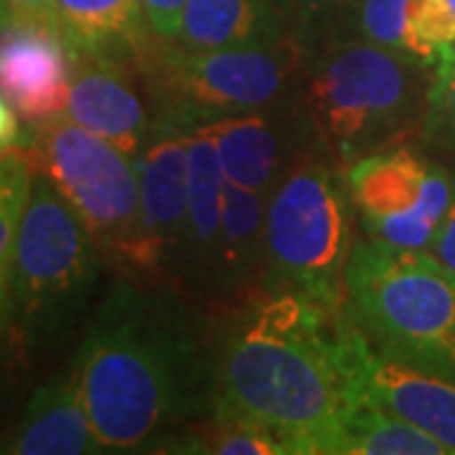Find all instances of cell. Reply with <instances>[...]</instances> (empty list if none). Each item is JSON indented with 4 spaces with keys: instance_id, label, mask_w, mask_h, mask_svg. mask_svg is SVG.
<instances>
[{
    "instance_id": "obj_1",
    "label": "cell",
    "mask_w": 455,
    "mask_h": 455,
    "mask_svg": "<svg viewBox=\"0 0 455 455\" xmlns=\"http://www.w3.org/2000/svg\"><path fill=\"white\" fill-rule=\"evenodd\" d=\"M364 331L347 304L256 289L212 359L211 412L259 425L291 455H339L359 400Z\"/></svg>"
},
{
    "instance_id": "obj_2",
    "label": "cell",
    "mask_w": 455,
    "mask_h": 455,
    "mask_svg": "<svg viewBox=\"0 0 455 455\" xmlns=\"http://www.w3.org/2000/svg\"><path fill=\"white\" fill-rule=\"evenodd\" d=\"M74 364L101 453L155 451L211 407L212 364L185 314L130 281L114 286Z\"/></svg>"
},
{
    "instance_id": "obj_3",
    "label": "cell",
    "mask_w": 455,
    "mask_h": 455,
    "mask_svg": "<svg viewBox=\"0 0 455 455\" xmlns=\"http://www.w3.org/2000/svg\"><path fill=\"white\" fill-rule=\"evenodd\" d=\"M433 79L425 64L370 41L326 46L296 94L311 152L339 163L387 152L427 122Z\"/></svg>"
},
{
    "instance_id": "obj_4",
    "label": "cell",
    "mask_w": 455,
    "mask_h": 455,
    "mask_svg": "<svg viewBox=\"0 0 455 455\" xmlns=\"http://www.w3.org/2000/svg\"><path fill=\"white\" fill-rule=\"evenodd\" d=\"M309 64L293 33L268 46L220 51H188L152 36L137 53L152 119L185 132L293 101Z\"/></svg>"
},
{
    "instance_id": "obj_5",
    "label": "cell",
    "mask_w": 455,
    "mask_h": 455,
    "mask_svg": "<svg viewBox=\"0 0 455 455\" xmlns=\"http://www.w3.org/2000/svg\"><path fill=\"white\" fill-rule=\"evenodd\" d=\"M347 311L377 349L455 377V274L423 248L362 241L344 274Z\"/></svg>"
},
{
    "instance_id": "obj_6",
    "label": "cell",
    "mask_w": 455,
    "mask_h": 455,
    "mask_svg": "<svg viewBox=\"0 0 455 455\" xmlns=\"http://www.w3.org/2000/svg\"><path fill=\"white\" fill-rule=\"evenodd\" d=\"M352 196L347 180L307 152L281 178L266 205L263 291H299L331 307L347 304L352 256Z\"/></svg>"
},
{
    "instance_id": "obj_7",
    "label": "cell",
    "mask_w": 455,
    "mask_h": 455,
    "mask_svg": "<svg viewBox=\"0 0 455 455\" xmlns=\"http://www.w3.org/2000/svg\"><path fill=\"white\" fill-rule=\"evenodd\" d=\"M23 149L33 170L49 180L82 218L99 253L134 276L142 243L134 157L64 114L33 124Z\"/></svg>"
},
{
    "instance_id": "obj_8",
    "label": "cell",
    "mask_w": 455,
    "mask_h": 455,
    "mask_svg": "<svg viewBox=\"0 0 455 455\" xmlns=\"http://www.w3.org/2000/svg\"><path fill=\"white\" fill-rule=\"evenodd\" d=\"M97 253L82 218L36 172L16 238L13 311L31 326L59 322L86 299L97 278Z\"/></svg>"
},
{
    "instance_id": "obj_9",
    "label": "cell",
    "mask_w": 455,
    "mask_h": 455,
    "mask_svg": "<svg viewBox=\"0 0 455 455\" xmlns=\"http://www.w3.org/2000/svg\"><path fill=\"white\" fill-rule=\"evenodd\" d=\"M137 164L142 243L134 278L149 286H178L180 256L188 233L190 164L188 132L152 122Z\"/></svg>"
},
{
    "instance_id": "obj_10",
    "label": "cell",
    "mask_w": 455,
    "mask_h": 455,
    "mask_svg": "<svg viewBox=\"0 0 455 455\" xmlns=\"http://www.w3.org/2000/svg\"><path fill=\"white\" fill-rule=\"evenodd\" d=\"M145 94V79L134 59L71 51V94L66 116L134 160L140 157L155 122L147 112Z\"/></svg>"
},
{
    "instance_id": "obj_11",
    "label": "cell",
    "mask_w": 455,
    "mask_h": 455,
    "mask_svg": "<svg viewBox=\"0 0 455 455\" xmlns=\"http://www.w3.org/2000/svg\"><path fill=\"white\" fill-rule=\"evenodd\" d=\"M230 182L271 197L299 157L311 152L296 99L260 112L203 124Z\"/></svg>"
},
{
    "instance_id": "obj_12",
    "label": "cell",
    "mask_w": 455,
    "mask_h": 455,
    "mask_svg": "<svg viewBox=\"0 0 455 455\" xmlns=\"http://www.w3.org/2000/svg\"><path fill=\"white\" fill-rule=\"evenodd\" d=\"M359 400L362 407L420 427L455 455V377L430 367L392 357L377 349L364 334L359 352Z\"/></svg>"
},
{
    "instance_id": "obj_13",
    "label": "cell",
    "mask_w": 455,
    "mask_h": 455,
    "mask_svg": "<svg viewBox=\"0 0 455 455\" xmlns=\"http://www.w3.org/2000/svg\"><path fill=\"white\" fill-rule=\"evenodd\" d=\"M71 94V51L64 36L0 28V97L26 122L66 112Z\"/></svg>"
},
{
    "instance_id": "obj_14",
    "label": "cell",
    "mask_w": 455,
    "mask_h": 455,
    "mask_svg": "<svg viewBox=\"0 0 455 455\" xmlns=\"http://www.w3.org/2000/svg\"><path fill=\"white\" fill-rule=\"evenodd\" d=\"M188 164H190V205H188V233L180 256L178 286L193 289L197 293H212L228 178L211 134L203 127L188 130Z\"/></svg>"
},
{
    "instance_id": "obj_15",
    "label": "cell",
    "mask_w": 455,
    "mask_h": 455,
    "mask_svg": "<svg viewBox=\"0 0 455 455\" xmlns=\"http://www.w3.org/2000/svg\"><path fill=\"white\" fill-rule=\"evenodd\" d=\"M0 453L86 455L101 453L84 405L76 364L53 377L28 400L11 435L0 440Z\"/></svg>"
},
{
    "instance_id": "obj_16",
    "label": "cell",
    "mask_w": 455,
    "mask_h": 455,
    "mask_svg": "<svg viewBox=\"0 0 455 455\" xmlns=\"http://www.w3.org/2000/svg\"><path fill=\"white\" fill-rule=\"evenodd\" d=\"M430 172L433 167L410 149H390L352 163L344 180L352 203L362 212V223L410 211H420L443 223L445 211L425 190Z\"/></svg>"
},
{
    "instance_id": "obj_17",
    "label": "cell",
    "mask_w": 455,
    "mask_h": 455,
    "mask_svg": "<svg viewBox=\"0 0 455 455\" xmlns=\"http://www.w3.org/2000/svg\"><path fill=\"white\" fill-rule=\"evenodd\" d=\"M289 33L278 0H188L175 44L188 51L253 49Z\"/></svg>"
},
{
    "instance_id": "obj_18",
    "label": "cell",
    "mask_w": 455,
    "mask_h": 455,
    "mask_svg": "<svg viewBox=\"0 0 455 455\" xmlns=\"http://www.w3.org/2000/svg\"><path fill=\"white\" fill-rule=\"evenodd\" d=\"M266 205L268 196L226 182L223 226L218 241V266L212 293L245 299L260 289L266 263Z\"/></svg>"
},
{
    "instance_id": "obj_19",
    "label": "cell",
    "mask_w": 455,
    "mask_h": 455,
    "mask_svg": "<svg viewBox=\"0 0 455 455\" xmlns=\"http://www.w3.org/2000/svg\"><path fill=\"white\" fill-rule=\"evenodd\" d=\"M71 51L134 59L152 38L140 0H56Z\"/></svg>"
},
{
    "instance_id": "obj_20",
    "label": "cell",
    "mask_w": 455,
    "mask_h": 455,
    "mask_svg": "<svg viewBox=\"0 0 455 455\" xmlns=\"http://www.w3.org/2000/svg\"><path fill=\"white\" fill-rule=\"evenodd\" d=\"M155 451L188 455H291L268 430L215 412L205 423L180 427L164 435Z\"/></svg>"
},
{
    "instance_id": "obj_21",
    "label": "cell",
    "mask_w": 455,
    "mask_h": 455,
    "mask_svg": "<svg viewBox=\"0 0 455 455\" xmlns=\"http://www.w3.org/2000/svg\"><path fill=\"white\" fill-rule=\"evenodd\" d=\"M33 164L23 147H8L0 155V329L13 316V256L23 212L33 188Z\"/></svg>"
},
{
    "instance_id": "obj_22",
    "label": "cell",
    "mask_w": 455,
    "mask_h": 455,
    "mask_svg": "<svg viewBox=\"0 0 455 455\" xmlns=\"http://www.w3.org/2000/svg\"><path fill=\"white\" fill-rule=\"evenodd\" d=\"M448 448L430 438L420 427L379 412L377 407H359L349 418L339 455H445Z\"/></svg>"
},
{
    "instance_id": "obj_23",
    "label": "cell",
    "mask_w": 455,
    "mask_h": 455,
    "mask_svg": "<svg viewBox=\"0 0 455 455\" xmlns=\"http://www.w3.org/2000/svg\"><path fill=\"white\" fill-rule=\"evenodd\" d=\"M289 31L314 59L319 51L349 38L357 23L359 0H278Z\"/></svg>"
},
{
    "instance_id": "obj_24",
    "label": "cell",
    "mask_w": 455,
    "mask_h": 455,
    "mask_svg": "<svg viewBox=\"0 0 455 455\" xmlns=\"http://www.w3.org/2000/svg\"><path fill=\"white\" fill-rule=\"evenodd\" d=\"M410 5L412 0H359L355 28L370 44L400 51L425 66H435L438 59L412 31Z\"/></svg>"
},
{
    "instance_id": "obj_25",
    "label": "cell",
    "mask_w": 455,
    "mask_h": 455,
    "mask_svg": "<svg viewBox=\"0 0 455 455\" xmlns=\"http://www.w3.org/2000/svg\"><path fill=\"white\" fill-rule=\"evenodd\" d=\"M412 31L435 59L443 49L455 46V13L448 0H412Z\"/></svg>"
},
{
    "instance_id": "obj_26",
    "label": "cell",
    "mask_w": 455,
    "mask_h": 455,
    "mask_svg": "<svg viewBox=\"0 0 455 455\" xmlns=\"http://www.w3.org/2000/svg\"><path fill=\"white\" fill-rule=\"evenodd\" d=\"M0 28H26L61 36L56 0H0Z\"/></svg>"
},
{
    "instance_id": "obj_27",
    "label": "cell",
    "mask_w": 455,
    "mask_h": 455,
    "mask_svg": "<svg viewBox=\"0 0 455 455\" xmlns=\"http://www.w3.org/2000/svg\"><path fill=\"white\" fill-rule=\"evenodd\" d=\"M443 116L455 124V46H448L438 53L435 79L430 92V112L427 119Z\"/></svg>"
},
{
    "instance_id": "obj_28",
    "label": "cell",
    "mask_w": 455,
    "mask_h": 455,
    "mask_svg": "<svg viewBox=\"0 0 455 455\" xmlns=\"http://www.w3.org/2000/svg\"><path fill=\"white\" fill-rule=\"evenodd\" d=\"M147 28L160 41H175L188 0H140Z\"/></svg>"
},
{
    "instance_id": "obj_29",
    "label": "cell",
    "mask_w": 455,
    "mask_h": 455,
    "mask_svg": "<svg viewBox=\"0 0 455 455\" xmlns=\"http://www.w3.org/2000/svg\"><path fill=\"white\" fill-rule=\"evenodd\" d=\"M433 251H435V259L443 260L455 274V200L451 203V208L440 223L438 235L433 241Z\"/></svg>"
},
{
    "instance_id": "obj_30",
    "label": "cell",
    "mask_w": 455,
    "mask_h": 455,
    "mask_svg": "<svg viewBox=\"0 0 455 455\" xmlns=\"http://www.w3.org/2000/svg\"><path fill=\"white\" fill-rule=\"evenodd\" d=\"M18 142V119L13 109L0 101V155Z\"/></svg>"
},
{
    "instance_id": "obj_31",
    "label": "cell",
    "mask_w": 455,
    "mask_h": 455,
    "mask_svg": "<svg viewBox=\"0 0 455 455\" xmlns=\"http://www.w3.org/2000/svg\"><path fill=\"white\" fill-rule=\"evenodd\" d=\"M451 3V8H453V13H455V0H448Z\"/></svg>"
}]
</instances>
